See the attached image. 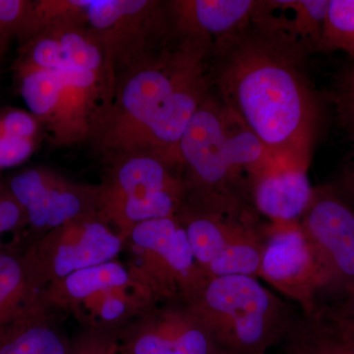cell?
I'll use <instances>...</instances> for the list:
<instances>
[{
    "label": "cell",
    "instance_id": "1",
    "mask_svg": "<svg viewBox=\"0 0 354 354\" xmlns=\"http://www.w3.org/2000/svg\"><path fill=\"white\" fill-rule=\"evenodd\" d=\"M307 53L255 18L241 31L214 41L209 75L221 104L272 157L309 165L321 111L304 68Z\"/></svg>",
    "mask_w": 354,
    "mask_h": 354
},
{
    "label": "cell",
    "instance_id": "13",
    "mask_svg": "<svg viewBox=\"0 0 354 354\" xmlns=\"http://www.w3.org/2000/svg\"><path fill=\"white\" fill-rule=\"evenodd\" d=\"M259 0H183L169 4L184 38L216 41L252 23L262 8Z\"/></svg>",
    "mask_w": 354,
    "mask_h": 354
},
{
    "label": "cell",
    "instance_id": "10",
    "mask_svg": "<svg viewBox=\"0 0 354 354\" xmlns=\"http://www.w3.org/2000/svg\"><path fill=\"white\" fill-rule=\"evenodd\" d=\"M118 354H220L181 300L156 304L120 333Z\"/></svg>",
    "mask_w": 354,
    "mask_h": 354
},
{
    "label": "cell",
    "instance_id": "27",
    "mask_svg": "<svg viewBox=\"0 0 354 354\" xmlns=\"http://www.w3.org/2000/svg\"><path fill=\"white\" fill-rule=\"evenodd\" d=\"M31 2L0 0V50L13 35H18Z\"/></svg>",
    "mask_w": 354,
    "mask_h": 354
},
{
    "label": "cell",
    "instance_id": "28",
    "mask_svg": "<svg viewBox=\"0 0 354 354\" xmlns=\"http://www.w3.org/2000/svg\"><path fill=\"white\" fill-rule=\"evenodd\" d=\"M37 132L36 118L25 111L13 109L0 118V135L34 140Z\"/></svg>",
    "mask_w": 354,
    "mask_h": 354
},
{
    "label": "cell",
    "instance_id": "23",
    "mask_svg": "<svg viewBox=\"0 0 354 354\" xmlns=\"http://www.w3.org/2000/svg\"><path fill=\"white\" fill-rule=\"evenodd\" d=\"M337 127L354 151V60L337 75L329 95Z\"/></svg>",
    "mask_w": 354,
    "mask_h": 354
},
{
    "label": "cell",
    "instance_id": "26",
    "mask_svg": "<svg viewBox=\"0 0 354 354\" xmlns=\"http://www.w3.org/2000/svg\"><path fill=\"white\" fill-rule=\"evenodd\" d=\"M121 330L87 328L72 342L69 354H118Z\"/></svg>",
    "mask_w": 354,
    "mask_h": 354
},
{
    "label": "cell",
    "instance_id": "16",
    "mask_svg": "<svg viewBox=\"0 0 354 354\" xmlns=\"http://www.w3.org/2000/svg\"><path fill=\"white\" fill-rule=\"evenodd\" d=\"M136 278L135 272L118 260L92 266L67 274L44 286L41 301L53 310L71 313L77 305L100 291L120 288Z\"/></svg>",
    "mask_w": 354,
    "mask_h": 354
},
{
    "label": "cell",
    "instance_id": "24",
    "mask_svg": "<svg viewBox=\"0 0 354 354\" xmlns=\"http://www.w3.org/2000/svg\"><path fill=\"white\" fill-rule=\"evenodd\" d=\"M155 3L143 0H91L86 18L97 31L109 32L121 20L144 12Z\"/></svg>",
    "mask_w": 354,
    "mask_h": 354
},
{
    "label": "cell",
    "instance_id": "18",
    "mask_svg": "<svg viewBox=\"0 0 354 354\" xmlns=\"http://www.w3.org/2000/svg\"><path fill=\"white\" fill-rule=\"evenodd\" d=\"M41 288L32 279L24 252L0 250V330L41 300Z\"/></svg>",
    "mask_w": 354,
    "mask_h": 354
},
{
    "label": "cell",
    "instance_id": "2",
    "mask_svg": "<svg viewBox=\"0 0 354 354\" xmlns=\"http://www.w3.org/2000/svg\"><path fill=\"white\" fill-rule=\"evenodd\" d=\"M197 190L196 199L241 203L272 156L221 101L207 97L192 116L178 149Z\"/></svg>",
    "mask_w": 354,
    "mask_h": 354
},
{
    "label": "cell",
    "instance_id": "14",
    "mask_svg": "<svg viewBox=\"0 0 354 354\" xmlns=\"http://www.w3.org/2000/svg\"><path fill=\"white\" fill-rule=\"evenodd\" d=\"M135 274L136 278L131 283L95 293L77 305L71 313L87 328L122 330L162 302L152 286L136 272Z\"/></svg>",
    "mask_w": 354,
    "mask_h": 354
},
{
    "label": "cell",
    "instance_id": "30",
    "mask_svg": "<svg viewBox=\"0 0 354 354\" xmlns=\"http://www.w3.org/2000/svg\"><path fill=\"white\" fill-rule=\"evenodd\" d=\"M27 223L25 209L8 190H0V235L16 232Z\"/></svg>",
    "mask_w": 354,
    "mask_h": 354
},
{
    "label": "cell",
    "instance_id": "12",
    "mask_svg": "<svg viewBox=\"0 0 354 354\" xmlns=\"http://www.w3.org/2000/svg\"><path fill=\"white\" fill-rule=\"evenodd\" d=\"M309 165L272 157L254 178L250 196L255 209L272 223L299 221L313 200L315 188L308 177Z\"/></svg>",
    "mask_w": 354,
    "mask_h": 354
},
{
    "label": "cell",
    "instance_id": "22",
    "mask_svg": "<svg viewBox=\"0 0 354 354\" xmlns=\"http://www.w3.org/2000/svg\"><path fill=\"white\" fill-rule=\"evenodd\" d=\"M341 50L354 60V0H330L321 51Z\"/></svg>",
    "mask_w": 354,
    "mask_h": 354
},
{
    "label": "cell",
    "instance_id": "20",
    "mask_svg": "<svg viewBox=\"0 0 354 354\" xmlns=\"http://www.w3.org/2000/svg\"><path fill=\"white\" fill-rule=\"evenodd\" d=\"M299 354H354V325L330 316L313 321L305 330Z\"/></svg>",
    "mask_w": 354,
    "mask_h": 354
},
{
    "label": "cell",
    "instance_id": "33",
    "mask_svg": "<svg viewBox=\"0 0 354 354\" xmlns=\"http://www.w3.org/2000/svg\"><path fill=\"white\" fill-rule=\"evenodd\" d=\"M0 236H1V235H0ZM1 244H0V250H1Z\"/></svg>",
    "mask_w": 354,
    "mask_h": 354
},
{
    "label": "cell",
    "instance_id": "11",
    "mask_svg": "<svg viewBox=\"0 0 354 354\" xmlns=\"http://www.w3.org/2000/svg\"><path fill=\"white\" fill-rule=\"evenodd\" d=\"M9 193L25 209L27 223L39 236L99 209V192L70 185L43 169H28L13 177Z\"/></svg>",
    "mask_w": 354,
    "mask_h": 354
},
{
    "label": "cell",
    "instance_id": "17",
    "mask_svg": "<svg viewBox=\"0 0 354 354\" xmlns=\"http://www.w3.org/2000/svg\"><path fill=\"white\" fill-rule=\"evenodd\" d=\"M330 0L264 1L257 17L307 51L321 50Z\"/></svg>",
    "mask_w": 354,
    "mask_h": 354
},
{
    "label": "cell",
    "instance_id": "32",
    "mask_svg": "<svg viewBox=\"0 0 354 354\" xmlns=\"http://www.w3.org/2000/svg\"><path fill=\"white\" fill-rule=\"evenodd\" d=\"M318 311L327 314L337 321L353 324L354 325V285L348 295L339 304L333 305V306L322 308Z\"/></svg>",
    "mask_w": 354,
    "mask_h": 354
},
{
    "label": "cell",
    "instance_id": "31",
    "mask_svg": "<svg viewBox=\"0 0 354 354\" xmlns=\"http://www.w3.org/2000/svg\"><path fill=\"white\" fill-rule=\"evenodd\" d=\"M330 186L354 209V151L342 165L334 183Z\"/></svg>",
    "mask_w": 354,
    "mask_h": 354
},
{
    "label": "cell",
    "instance_id": "29",
    "mask_svg": "<svg viewBox=\"0 0 354 354\" xmlns=\"http://www.w3.org/2000/svg\"><path fill=\"white\" fill-rule=\"evenodd\" d=\"M34 140L0 135V169L15 167L31 157Z\"/></svg>",
    "mask_w": 354,
    "mask_h": 354
},
{
    "label": "cell",
    "instance_id": "4",
    "mask_svg": "<svg viewBox=\"0 0 354 354\" xmlns=\"http://www.w3.org/2000/svg\"><path fill=\"white\" fill-rule=\"evenodd\" d=\"M194 209L178 218L200 270L207 279L225 276L258 278L265 248V230L242 204L195 200Z\"/></svg>",
    "mask_w": 354,
    "mask_h": 354
},
{
    "label": "cell",
    "instance_id": "5",
    "mask_svg": "<svg viewBox=\"0 0 354 354\" xmlns=\"http://www.w3.org/2000/svg\"><path fill=\"white\" fill-rule=\"evenodd\" d=\"M176 165L155 153H136L120 165L106 189L99 192V216L127 242L135 225L176 216L184 196Z\"/></svg>",
    "mask_w": 354,
    "mask_h": 354
},
{
    "label": "cell",
    "instance_id": "7",
    "mask_svg": "<svg viewBox=\"0 0 354 354\" xmlns=\"http://www.w3.org/2000/svg\"><path fill=\"white\" fill-rule=\"evenodd\" d=\"M299 223L320 270L318 310L327 308L341 302L354 285V209L330 185L321 186Z\"/></svg>",
    "mask_w": 354,
    "mask_h": 354
},
{
    "label": "cell",
    "instance_id": "25",
    "mask_svg": "<svg viewBox=\"0 0 354 354\" xmlns=\"http://www.w3.org/2000/svg\"><path fill=\"white\" fill-rule=\"evenodd\" d=\"M66 62L62 44L51 32L46 31L28 41L16 69L58 70Z\"/></svg>",
    "mask_w": 354,
    "mask_h": 354
},
{
    "label": "cell",
    "instance_id": "6",
    "mask_svg": "<svg viewBox=\"0 0 354 354\" xmlns=\"http://www.w3.org/2000/svg\"><path fill=\"white\" fill-rule=\"evenodd\" d=\"M125 245L131 251L128 267L145 279L162 301H187L208 281L176 216L138 223Z\"/></svg>",
    "mask_w": 354,
    "mask_h": 354
},
{
    "label": "cell",
    "instance_id": "19",
    "mask_svg": "<svg viewBox=\"0 0 354 354\" xmlns=\"http://www.w3.org/2000/svg\"><path fill=\"white\" fill-rule=\"evenodd\" d=\"M17 71L26 106L37 118L51 120L64 93L59 70L27 68Z\"/></svg>",
    "mask_w": 354,
    "mask_h": 354
},
{
    "label": "cell",
    "instance_id": "15",
    "mask_svg": "<svg viewBox=\"0 0 354 354\" xmlns=\"http://www.w3.org/2000/svg\"><path fill=\"white\" fill-rule=\"evenodd\" d=\"M39 300L0 330V354H69L72 342Z\"/></svg>",
    "mask_w": 354,
    "mask_h": 354
},
{
    "label": "cell",
    "instance_id": "8",
    "mask_svg": "<svg viewBox=\"0 0 354 354\" xmlns=\"http://www.w3.org/2000/svg\"><path fill=\"white\" fill-rule=\"evenodd\" d=\"M124 247L118 232L94 214L46 232L23 252L32 279L43 290L71 272L115 260Z\"/></svg>",
    "mask_w": 354,
    "mask_h": 354
},
{
    "label": "cell",
    "instance_id": "3",
    "mask_svg": "<svg viewBox=\"0 0 354 354\" xmlns=\"http://www.w3.org/2000/svg\"><path fill=\"white\" fill-rule=\"evenodd\" d=\"M184 304L220 354H265L295 321L290 307L255 277L209 279Z\"/></svg>",
    "mask_w": 354,
    "mask_h": 354
},
{
    "label": "cell",
    "instance_id": "21",
    "mask_svg": "<svg viewBox=\"0 0 354 354\" xmlns=\"http://www.w3.org/2000/svg\"><path fill=\"white\" fill-rule=\"evenodd\" d=\"M57 28L46 31L51 32L62 44L67 62L100 76L104 64L102 44L78 28Z\"/></svg>",
    "mask_w": 354,
    "mask_h": 354
},
{
    "label": "cell",
    "instance_id": "9",
    "mask_svg": "<svg viewBox=\"0 0 354 354\" xmlns=\"http://www.w3.org/2000/svg\"><path fill=\"white\" fill-rule=\"evenodd\" d=\"M265 232L259 277L301 305L304 314L314 313L320 304L322 281L299 221L272 223Z\"/></svg>",
    "mask_w": 354,
    "mask_h": 354
}]
</instances>
